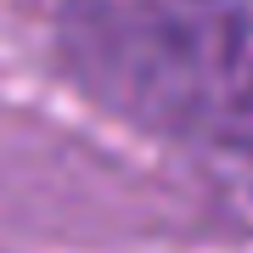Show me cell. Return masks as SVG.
<instances>
[{
  "label": "cell",
  "instance_id": "1",
  "mask_svg": "<svg viewBox=\"0 0 253 253\" xmlns=\"http://www.w3.org/2000/svg\"><path fill=\"white\" fill-rule=\"evenodd\" d=\"M56 56L101 113L253 163V0H62Z\"/></svg>",
  "mask_w": 253,
  "mask_h": 253
}]
</instances>
